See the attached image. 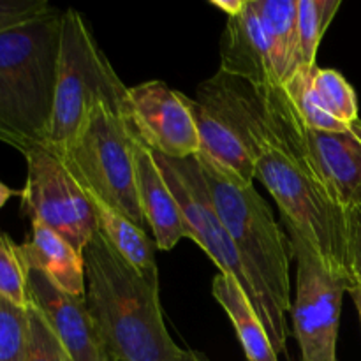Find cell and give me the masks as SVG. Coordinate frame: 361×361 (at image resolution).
Returning a JSON list of instances; mask_svg holds the SVG:
<instances>
[{"mask_svg":"<svg viewBox=\"0 0 361 361\" xmlns=\"http://www.w3.org/2000/svg\"><path fill=\"white\" fill-rule=\"evenodd\" d=\"M197 101L217 109L254 155L256 178L293 228L331 274L356 286L349 257V212L317 171L307 126L282 85L256 88L219 71L197 88Z\"/></svg>","mask_w":361,"mask_h":361,"instance_id":"obj_1","label":"cell"},{"mask_svg":"<svg viewBox=\"0 0 361 361\" xmlns=\"http://www.w3.org/2000/svg\"><path fill=\"white\" fill-rule=\"evenodd\" d=\"M196 159L212 203L249 271L261 321L277 355H284L289 335L286 314L293 305V250L288 233L254 183L240 180L208 155L197 154Z\"/></svg>","mask_w":361,"mask_h":361,"instance_id":"obj_2","label":"cell"},{"mask_svg":"<svg viewBox=\"0 0 361 361\" xmlns=\"http://www.w3.org/2000/svg\"><path fill=\"white\" fill-rule=\"evenodd\" d=\"M87 305L115 361H180L162 317L159 288L95 233L83 249Z\"/></svg>","mask_w":361,"mask_h":361,"instance_id":"obj_3","label":"cell"},{"mask_svg":"<svg viewBox=\"0 0 361 361\" xmlns=\"http://www.w3.org/2000/svg\"><path fill=\"white\" fill-rule=\"evenodd\" d=\"M62 11L0 32V143L46 147L59 74Z\"/></svg>","mask_w":361,"mask_h":361,"instance_id":"obj_4","label":"cell"},{"mask_svg":"<svg viewBox=\"0 0 361 361\" xmlns=\"http://www.w3.org/2000/svg\"><path fill=\"white\" fill-rule=\"evenodd\" d=\"M126 94L127 87L99 48L83 14L74 9L62 11L59 74L46 147L62 155L99 104L123 108Z\"/></svg>","mask_w":361,"mask_h":361,"instance_id":"obj_5","label":"cell"},{"mask_svg":"<svg viewBox=\"0 0 361 361\" xmlns=\"http://www.w3.org/2000/svg\"><path fill=\"white\" fill-rule=\"evenodd\" d=\"M134 141L123 108L102 102L76 141L59 157L87 192L143 228L147 222L137 200Z\"/></svg>","mask_w":361,"mask_h":361,"instance_id":"obj_6","label":"cell"},{"mask_svg":"<svg viewBox=\"0 0 361 361\" xmlns=\"http://www.w3.org/2000/svg\"><path fill=\"white\" fill-rule=\"evenodd\" d=\"M284 229L296 259V293L289 314L302 361H337L342 300L351 286L326 270L295 229Z\"/></svg>","mask_w":361,"mask_h":361,"instance_id":"obj_7","label":"cell"},{"mask_svg":"<svg viewBox=\"0 0 361 361\" xmlns=\"http://www.w3.org/2000/svg\"><path fill=\"white\" fill-rule=\"evenodd\" d=\"M23 155L27 161V180L20 194L23 214L30 222H41L83 254L87 243L99 231L88 194L48 147H34Z\"/></svg>","mask_w":361,"mask_h":361,"instance_id":"obj_8","label":"cell"},{"mask_svg":"<svg viewBox=\"0 0 361 361\" xmlns=\"http://www.w3.org/2000/svg\"><path fill=\"white\" fill-rule=\"evenodd\" d=\"M154 159L178 201L180 210H182L187 228H189L190 240L207 252V256L221 270L219 274L233 275L238 281V284L242 286L243 291L252 302L256 312L259 314V305H257L249 271H247L242 256L233 243L224 222L221 221L214 203H212L210 192H208L197 159L190 157L183 159V161H175V159H168L159 154H154Z\"/></svg>","mask_w":361,"mask_h":361,"instance_id":"obj_9","label":"cell"},{"mask_svg":"<svg viewBox=\"0 0 361 361\" xmlns=\"http://www.w3.org/2000/svg\"><path fill=\"white\" fill-rule=\"evenodd\" d=\"M123 115L134 136L154 154L175 161L196 157L200 134L190 111V97L164 81H145L127 87Z\"/></svg>","mask_w":361,"mask_h":361,"instance_id":"obj_10","label":"cell"},{"mask_svg":"<svg viewBox=\"0 0 361 361\" xmlns=\"http://www.w3.org/2000/svg\"><path fill=\"white\" fill-rule=\"evenodd\" d=\"M21 261L27 271L30 303L49 324L71 361H115L88 310L87 296L62 291L37 267L23 257Z\"/></svg>","mask_w":361,"mask_h":361,"instance_id":"obj_11","label":"cell"},{"mask_svg":"<svg viewBox=\"0 0 361 361\" xmlns=\"http://www.w3.org/2000/svg\"><path fill=\"white\" fill-rule=\"evenodd\" d=\"M282 87L309 129L342 133L360 120L355 88L338 71L302 67Z\"/></svg>","mask_w":361,"mask_h":361,"instance_id":"obj_12","label":"cell"},{"mask_svg":"<svg viewBox=\"0 0 361 361\" xmlns=\"http://www.w3.org/2000/svg\"><path fill=\"white\" fill-rule=\"evenodd\" d=\"M221 73L247 81L256 88L282 85L275 73L270 44L250 0L228 16L221 39Z\"/></svg>","mask_w":361,"mask_h":361,"instance_id":"obj_13","label":"cell"},{"mask_svg":"<svg viewBox=\"0 0 361 361\" xmlns=\"http://www.w3.org/2000/svg\"><path fill=\"white\" fill-rule=\"evenodd\" d=\"M307 145L317 171L344 210L361 203V120L342 133L307 127Z\"/></svg>","mask_w":361,"mask_h":361,"instance_id":"obj_14","label":"cell"},{"mask_svg":"<svg viewBox=\"0 0 361 361\" xmlns=\"http://www.w3.org/2000/svg\"><path fill=\"white\" fill-rule=\"evenodd\" d=\"M134 168L137 200L145 222L154 233L155 247L171 250L180 240H190L189 228L171 187L162 176L152 150H148L137 137L134 141Z\"/></svg>","mask_w":361,"mask_h":361,"instance_id":"obj_15","label":"cell"},{"mask_svg":"<svg viewBox=\"0 0 361 361\" xmlns=\"http://www.w3.org/2000/svg\"><path fill=\"white\" fill-rule=\"evenodd\" d=\"M20 256L37 267L53 284L74 296H87L83 254L41 222H32L30 240L21 245Z\"/></svg>","mask_w":361,"mask_h":361,"instance_id":"obj_16","label":"cell"},{"mask_svg":"<svg viewBox=\"0 0 361 361\" xmlns=\"http://www.w3.org/2000/svg\"><path fill=\"white\" fill-rule=\"evenodd\" d=\"M190 111L200 134V154L208 155L247 183L256 178L254 155L235 127L212 106L190 99Z\"/></svg>","mask_w":361,"mask_h":361,"instance_id":"obj_17","label":"cell"},{"mask_svg":"<svg viewBox=\"0 0 361 361\" xmlns=\"http://www.w3.org/2000/svg\"><path fill=\"white\" fill-rule=\"evenodd\" d=\"M212 293L231 319L247 361H279L270 335L238 281L233 275L217 274Z\"/></svg>","mask_w":361,"mask_h":361,"instance_id":"obj_18","label":"cell"},{"mask_svg":"<svg viewBox=\"0 0 361 361\" xmlns=\"http://www.w3.org/2000/svg\"><path fill=\"white\" fill-rule=\"evenodd\" d=\"M87 194L92 201V207H94L99 233L145 281L159 288V270L157 261H155L154 240L148 238L141 226H137L129 217L109 207L101 197L90 192Z\"/></svg>","mask_w":361,"mask_h":361,"instance_id":"obj_19","label":"cell"},{"mask_svg":"<svg viewBox=\"0 0 361 361\" xmlns=\"http://www.w3.org/2000/svg\"><path fill=\"white\" fill-rule=\"evenodd\" d=\"M270 44L275 73L282 85L302 69L298 0H250Z\"/></svg>","mask_w":361,"mask_h":361,"instance_id":"obj_20","label":"cell"},{"mask_svg":"<svg viewBox=\"0 0 361 361\" xmlns=\"http://www.w3.org/2000/svg\"><path fill=\"white\" fill-rule=\"evenodd\" d=\"M341 7V0H298L300 59L302 67H314L321 41Z\"/></svg>","mask_w":361,"mask_h":361,"instance_id":"obj_21","label":"cell"},{"mask_svg":"<svg viewBox=\"0 0 361 361\" xmlns=\"http://www.w3.org/2000/svg\"><path fill=\"white\" fill-rule=\"evenodd\" d=\"M0 295L21 309L30 307L27 271L18 245L0 231Z\"/></svg>","mask_w":361,"mask_h":361,"instance_id":"obj_22","label":"cell"},{"mask_svg":"<svg viewBox=\"0 0 361 361\" xmlns=\"http://www.w3.org/2000/svg\"><path fill=\"white\" fill-rule=\"evenodd\" d=\"M28 342V309L0 295V361H25Z\"/></svg>","mask_w":361,"mask_h":361,"instance_id":"obj_23","label":"cell"},{"mask_svg":"<svg viewBox=\"0 0 361 361\" xmlns=\"http://www.w3.org/2000/svg\"><path fill=\"white\" fill-rule=\"evenodd\" d=\"M25 361H71L49 324L32 303L28 307V342Z\"/></svg>","mask_w":361,"mask_h":361,"instance_id":"obj_24","label":"cell"},{"mask_svg":"<svg viewBox=\"0 0 361 361\" xmlns=\"http://www.w3.org/2000/svg\"><path fill=\"white\" fill-rule=\"evenodd\" d=\"M49 9L46 0H0V32L27 23Z\"/></svg>","mask_w":361,"mask_h":361,"instance_id":"obj_25","label":"cell"},{"mask_svg":"<svg viewBox=\"0 0 361 361\" xmlns=\"http://www.w3.org/2000/svg\"><path fill=\"white\" fill-rule=\"evenodd\" d=\"M349 257L356 286H361V203L349 210Z\"/></svg>","mask_w":361,"mask_h":361,"instance_id":"obj_26","label":"cell"},{"mask_svg":"<svg viewBox=\"0 0 361 361\" xmlns=\"http://www.w3.org/2000/svg\"><path fill=\"white\" fill-rule=\"evenodd\" d=\"M212 4H214L215 7H219L221 11H224V14L231 16V14H236L243 6H245V0H224V2H217V0H214Z\"/></svg>","mask_w":361,"mask_h":361,"instance_id":"obj_27","label":"cell"},{"mask_svg":"<svg viewBox=\"0 0 361 361\" xmlns=\"http://www.w3.org/2000/svg\"><path fill=\"white\" fill-rule=\"evenodd\" d=\"M20 194L21 192H18V190L11 189L9 185H6V183H4L2 180H0V210H2V207L7 203V201L11 200V197H13V196H20Z\"/></svg>","mask_w":361,"mask_h":361,"instance_id":"obj_28","label":"cell"},{"mask_svg":"<svg viewBox=\"0 0 361 361\" xmlns=\"http://www.w3.org/2000/svg\"><path fill=\"white\" fill-rule=\"evenodd\" d=\"M180 361H210V360H208L201 351L185 349V351L182 353V358H180Z\"/></svg>","mask_w":361,"mask_h":361,"instance_id":"obj_29","label":"cell"},{"mask_svg":"<svg viewBox=\"0 0 361 361\" xmlns=\"http://www.w3.org/2000/svg\"><path fill=\"white\" fill-rule=\"evenodd\" d=\"M349 295L353 296V302H355L356 310H358V316H360V321H361V286H355V288L349 291Z\"/></svg>","mask_w":361,"mask_h":361,"instance_id":"obj_30","label":"cell"}]
</instances>
